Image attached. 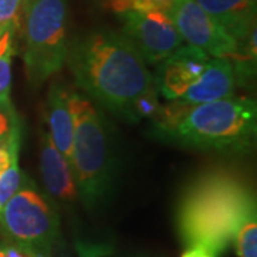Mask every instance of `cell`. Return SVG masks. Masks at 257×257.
Instances as JSON below:
<instances>
[{"label":"cell","instance_id":"cell-1","mask_svg":"<svg viewBox=\"0 0 257 257\" xmlns=\"http://www.w3.org/2000/svg\"><path fill=\"white\" fill-rule=\"evenodd\" d=\"M66 63L77 86L121 119L155 117L160 109L146 62L121 33L96 30L74 40Z\"/></svg>","mask_w":257,"mask_h":257},{"label":"cell","instance_id":"cell-2","mask_svg":"<svg viewBox=\"0 0 257 257\" xmlns=\"http://www.w3.org/2000/svg\"><path fill=\"white\" fill-rule=\"evenodd\" d=\"M256 211V199L243 177L213 169L194 179L177 211V226L186 247H203L216 256L233 243L240 223Z\"/></svg>","mask_w":257,"mask_h":257},{"label":"cell","instance_id":"cell-3","mask_svg":"<svg viewBox=\"0 0 257 257\" xmlns=\"http://www.w3.org/2000/svg\"><path fill=\"white\" fill-rule=\"evenodd\" d=\"M173 101V106L160 107L155 116L159 138L184 147L217 152H247L253 145L257 126L254 100L229 97L202 104Z\"/></svg>","mask_w":257,"mask_h":257},{"label":"cell","instance_id":"cell-4","mask_svg":"<svg viewBox=\"0 0 257 257\" xmlns=\"http://www.w3.org/2000/svg\"><path fill=\"white\" fill-rule=\"evenodd\" d=\"M74 120L73 150L70 167L79 197L92 209L99 206L114 189L119 175V153L114 130L92 101L70 93Z\"/></svg>","mask_w":257,"mask_h":257},{"label":"cell","instance_id":"cell-5","mask_svg":"<svg viewBox=\"0 0 257 257\" xmlns=\"http://www.w3.org/2000/svg\"><path fill=\"white\" fill-rule=\"evenodd\" d=\"M69 6L67 0H26L25 67L29 82L40 86L66 63Z\"/></svg>","mask_w":257,"mask_h":257},{"label":"cell","instance_id":"cell-6","mask_svg":"<svg viewBox=\"0 0 257 257\" xmlns=\"http://www.w3.org/2000/svg\"><path fill=\"white\" fill-rule=\"evenodd\" d=\"M0 230L8 243L35 257H50L59 237V219L50 202L25 180L0 209Z\"/></svg>","mask_w":257,"mask_h":257},{"label":"cell","instance_id":"cell-7","mask_svg":"<svg viewBox=\"0 0 257 257\" xmlns=\"http://www.w3.org/2000/svg\"><path fill=\"white\" fill-rule=\"evenodd\" d=\"M123 36L146 64H159L183 45L172 18L163 10H127L119 13Z\"/></svg>","mask_w":257,"mask_h":257},{"label":"cell","instance_id":"cell-8","mask_svg":"<svg viewBox=\"0 0 257 257\" xmlns=\"http://www.w3.org/2000/svg\"><path fill=\"white\" fill-rule=\"evenodd\" d=\"M169 16L186 45L197 47L210 57H231L239 42L213 20L194 0H173Z\"/></svg>","mask_w":257,"mask_h":257},{"label":"cell","instance_id":"cell-9","mask_svg":"<svg viewBox=\"0 0 257 257\" xmlns=\"http://www.w3.org/2000/svg\"><path fill=\"white\" fill-rule=\"evenodd\" d=\"M211 57L197 47L182 45L157 67L153 76L157 93L167 100H179L203 73Z\"/></svg>","mask_w":257,"mask_h":257},{"label":"cell","instance_id":"cell-10","mask_svg":"<svg viewBox=\"0 0 257 257\" xmlns=\"http://www.w3.org/2000/svg\"><path fill=\"white\" fill-rule=\"evenodd\" d=\"M237 76L229 57H211L200 77L179 99L187 104H202L233 97Z\"/></svg>","mask_w":257,"mask_h":257},{"label":"cell","instance_id":"cell-11","mask_svg":"<svg viewBox=\"0 0 257 257\" xmlns=\"http://www.w3.org/2000/svg\"><path fill=\"white\" fill-rule=\"evenodd\" d=\"M40 173L47 193L63 204H73L79 199L70 163L52 143L49 133L40 138Z\"/></svg>","mask_w":257,"mask_h":257},{"label":"cell","instance_id":"cell-12","mask_svg":"<svg viewBox=\"0 0 257 257\" xmlns=\"http://www.w3.org/2000/svg\"><path fill=\"white\" fill-rule=\"evenodd\" d=\"M70 93L62 83H53L46 100L47 133L52 143L70 163L73 150L74 120L70 106Z\"/></svg>","mask_w":257,"mask_h":257},{"label":"cell","instance_id":"cell-13","mask_svg":"<svg viewBox=\"0 0 257 257\" xmlns=\"http://www.w3.org/2000/svg\"><path fill=\"white\" fill-rule=\"evenodd\" d=\"M237 42L256 29L257 0H194Z\"/></svg>","mask_w":257,"mask_h":257},{"label":"cell","instance_id":"cell-14","mask_svg":"<svg viewBox=\"0 0 257 257\" xmlns=\"http://www.w3.org/2000/svg\"><path fill=\"white\" fill-rule=\"evenodd\" d=\"M18 29L9 28L0 32V99H10L12 60L15 55V35Z\"/></svg>","mask_w":257,"mask_h":257},{"label":"cell","instance_id":"cell-15","mask_svg":"<svg viewBox=\"0 0 257 257\" xmlns=\"http://www.w3.org/2000/svg\"><path fill=\"white\" fill-rule=\"evenodd\" d=\"M234 244L239 257H257V220L256 211L248 213L240 223L234 234Z\"/></svg>","mask_w":257,"mask_h":257},{"label":"cell","instance_id":"cell-16","mask_svg":"<svg viewBox=\"0 0 257 257\" xmlns=\"http://www.w3.org/2000/svg\"><path fill=\"white\" fill-rule=\"evenodd\" d=\"M22 139V124L10 99H0V143H15Z\"/></svg>","mask_w":257,"mask_h":257},{"label":"cell","instance_id":"cell-17","mask_svg":"<svg viewBox=\"0 0 257 257\" xmlns=\"http://www.w3.org/2000/svg\"><path fill=\"white\" fill-rule=\"evenodd\" d=\"M22 173L19 169V159H15L9 169L0 176V209L9 202V199L22 186Z\"/></svg>","mask_w":257,"mask_h":257},{"label":"cell","instance_id":"cell-18","mask_svg":"<svg viewBox=\"0 0 257 257\" xmlns=\"http://www.w3.org/2000/svg\"><path fill=\"white\" fill-rule=\"evenodd\" d=\"M173 0H109L111 9L117 13L127 10H170Z\"/></svg>","mask_w":257,"mask_h":257},{"label":"cell","instance_id":"cell-19","mask_svg":"<svg viewBox=\"0 0 257 257\" xmlns=\"http://www.w3.org/2000/svg\"><path fill=\"white\" fill-rule=\"evenodd\" d=\"M22 2L23 0H0V32L9 28H19Z\"/></svg>","mask_w":257,"mask_h":257},{"label":"cell","instance_id":"cell-20","mask_svg":"<svg viewBox=\"0 0 257 257\" xmlns=\"http://www.w3.org/2000/svg\"><path fill=\"white\" fill-rule=\"evenodd\" d=\"M19 149H20V142L0 143V176L9 169V166L15 159H19Z\"/></svg>","mask_w":257,"mask_h":257},{"label":"cell","instance_id":"cell-21","mask_svg":"<svg viewBox=\"0 0 257 257\" xmlns=\"http://www.w3.org/2000/svg\"><path fill=\"white\" fill-rule=\"evenodd\" d=\"M0 257H35L33 254H30L29 251L23 250L22 247H19L16 244L12 243H5L0 244Z\"/></svg>","mask_w":257,"mask_h":257},{"label":"cell","instance_id":"cell-22","mask_svg":"<svg viewBox=\"0 0 257 257\" xmlns=\"http://www.w3.org/2000/svg\"><path fill=\"white\" fill-rule=\"evenodd\" d=\"M182 257H216L214 253L209 251L207 248L203 247H190L187 248Z\"/></svg>","mask_w":257,"mask_h":257}]
</instances>
